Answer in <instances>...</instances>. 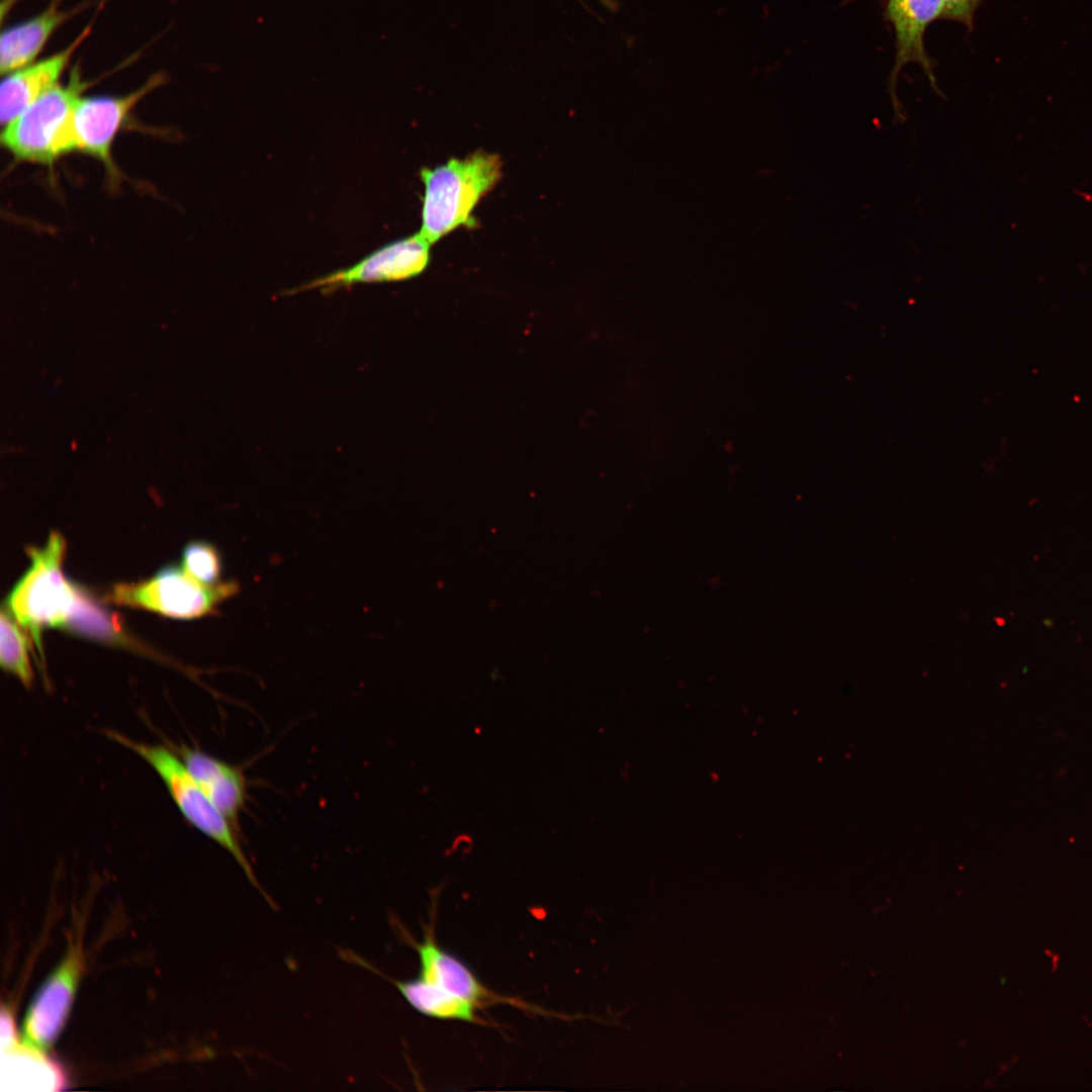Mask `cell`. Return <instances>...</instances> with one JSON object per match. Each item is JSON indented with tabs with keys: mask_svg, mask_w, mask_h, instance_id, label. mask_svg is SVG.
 <instances>
[{
	"mask_svg": "<svg viewBox=\"0 0 1092 1092\" xmlns=\"http://www.w3.org/2000/svg\"><path fill=\"white\" fill-rule=\"evenodd\" d=\"M500 176L499 157L484 152L422 169L425 192L419 234L432 245L460 225H473L472 210Z\"/></svg>",
	"mask_w": 1092,
	"mask_h": 1092,
	"instance_id": "cell-1",
	"label": "cell"
},
{
	"mask_svg": "<svg viewBox=\"0 0 1092 1092\" xmlns=\"http://www.w3.org/2000/svg\"><path fill=\"white\" fill-rule=\"evenodd\" d=\"M104 734L138 754L156 771L188 823L225 849L266 897L242 847L241 831L211 802L177 753L169 746L136 741L114 730H105Z\"/></svg>",
	"mask_w": 1092,
	"mask_h": 1092,
	"instance_id": "cell-2",
	"label": "cell"
},
{
	"mask_svg": "<svg viewBox=\"0 0 1092 1092\" xmlns=\"http://www.w3.org/2000/svg\"><path fill=\"white\" fill-rule=\"evenodd\" d=\"M88 85L75 66L67 84H58L4 125L3 147L19 161L46 165L75 152L73 112Z\"/></svg>",
	"mask_w": 1092,
	"mask_h": 1092,
	"instance_id": "cell-3",
	"label": "cell"
},
{
	"mask_svg": "<svg viewBox=\"0 0 1092 1092\" xmlns=\"http://www.w3.org/2000/svg\"><path fill=\"white\" fill-rule=\"evenodd\" d=\"M65 547L62 535L53 532L43 547L29 548L30 567L7 600V609L28 629L39 650L40 630L64 628L82 592L63 574Z\"/></svg>",
	"mask_w": 1092,
	"mask_h": 1092,
	"instance_id": "cell-4",
	"label": "cell"
},
{
	"mask_svg": "<svg viewBox=\"0 0 1092 1092\" xmlns=\"http://www.w3.org/2000/svg\"><path fill=\"white\" fill-rule=\"evenodd\" d=\"M239 590L240 585L235 580L208 585L183 568L166 567L145 581L116 584L107 600L168 617L193 619L214 613L222 602Z\"/></svg>",
	"mask_w": 1092,
	"mask_h": 1092,
	"instance_id": "cell-5",
	"label": "cell"
},
{
	"mask_svg": "<svg viewBox=\"0 0 1092 1092\" xmlns=\"http://www.w3.org/2000/svg\"><path fill=\"white\" fill-rule=\"evenodd\" d=\"M165 81V74L156 73L136 90L125 95L82 96L75 106L72 119L75 151L98 159L109 171L114 172L111 147L117 132L135 104Z\"/></svg>",
	"mask_w": 1092,
	"mask_h": 1092,
	"instance_id": "cell-6",
	"label": "cell"
},
{
	"mask_svg": "<svg viewBox=\"0 0 1092 1092\" xmlns=\"http://www.w3.org/2000/svg\"><path fill=\"white\" fill-rule=\"evenodd\" d=\"M430 246L419 233L415 234L381 247L349 268L314 279L289 293L313 288L327 292L356 283L396 281L417 276L430 261Z\"/></svg>",
	"mask_w": 1092,
	"mask_h": 1092,
	"instance_id": "cell-7",
	"label": "cell"
},
{
	"mask_svg": "<svg viewBox=\"0 0 1092 1092\" xmlns=\"http://www.w3.org/2000/svg\"><path fill=\"white\" fill-rule=\"evenodd\" d=\"M82 967V949L72 945L29 1006L22 1027V1043L41 1052L54 1044L70 1011Z\"/></svg>",
	"mask_w": 1092,
	"mask_h": 1092,
	"instance_id": "cell-8",
	"label": "cell"
},
{
	"mask_svg": "<svg viewBox=\"0 0 1092 1092\" xmlns=\"http://www.w3.org/2000/svg\"><path fill=\"white\" fill-rule=\"evenodd\" d=\"M216 808L240 830V816L248 800V781L241 765L208 754L197 747L169 743Z\"/></svg>",
	"mask_w": 1092,
	"mask_h": 1092,
	"instance_id": "cell-9",
	"label": "cell"
},
{
	"mask_svg": "<svg viewBox=\"0 0 1092 1092\" xmlns=\"http://www.w3.org/2000/svg\"><path fill=\"white\" fill-rule=\"evenodd\" d=\"M942 15V0H887L885 19L894 29L896 44L892 83L910 63L919 65L930 81L935 82L934 64L926 53L924 34L928 25Z\"/></svg>",
	"mask_w": 1092,
	"mask_h": 1092,
	"instance_id": "cell-10",
	"label": "cell"
},
{
	"mask_svg": "<svg viewBox=\"0 0 1092 1092\" xmlns=\"http://www.w3.org/2000/svg\"><path fill=\"white\" fill-rule=\"evenodd\" d=\"M90 32L91 26L88 25L62 51L6 74L0 87V118L3 125L59 84L74 53Z\"/></svg>",
	"mask_w": 1092,
	"mask_h": 1092,
	"instance_id": "cell-11",
	"label": "cell"
},
{
	"mask_svg": "<svg viewBox=\"0 0 1092 1092\" xmlns=\"http://www.w3.org/2000/svg\"><path fill=\"white\" fill-rule=\"evenodd\" d=\"M420 960L419 976L475 1004L485 1005L503 1000L510 1001L489 991L475 974L457 957L442 948L435 939L433 929L425 931L421 942L411 940Z\"/></svg>",
	"mask_w": 1092,
	"mask_h": 1092,
	"instance_id": "cell-12",
	"label": "cell"
},
{
	"mask_svg": "<svg viewBox=\"0 0 1092 1092\" xmlns=\"http://www.w3.org/2000/svg\"><path fill=\"white\" fill-rule=\"evenodd\" d=\"M54 0L41 13L5 29L0 38V70L8 74L35 61L51 35L78 10H61Z\"/></svg>",
	"mask_w": 1092,
	"mask_h": 1092,
	"instance_id": "cell-13",
	"label": "cell"
},
{
	"mask_svg": "<svg viewBox=\"0 0 1092 1092\" xmlns=\"http://www.w3.org/2000/svg\"><path fill=\"white\" fill-rule=\"evenodd\" d=\"M405 1001L423 1015L442 1019L481 1023L474 1002L429 983L420 977L392 981Z\"/></svg>",
	"mask_w": 1092,
	"mask_h": 1092,
	"instance_id": "cell-14",
	"label": "cell"
},
{
	"mask_svg": "<svg viewBox=\"0 0 1092 1092\" xmlns=\"http://www.w3.org/2000/svg\"><path fill=\"white\" fill-rule=\"evenodd\" d=\"M2 1053L6 1056L2 1060L6 1067L2 1068L7 1070L8 1084H43L47 1087L49 1084L58 1089V1085L63 1083L59 1070L43 1056V1052L16 1041L2 1048Z\"/></svg>",
	"mask_w": 1092,
	"mask_h": 1092,
	"instance_id": "cell-15",
	"label": "cell"
},
{
	"mask_svg": "<svg viewBox=\"0 0 1092 1092\" xmlns=\"http://www.w3.org/2000/svg\"><path fill=\"white\" fill-rule=\"evenodd\" d=\"M28 640L16 619L8 609L0 615V662L3 669L13 674L26 688L33 682V671L28 654Z\"/></svg>",
	"mask_w": 1092,
	"mask_h": 1092,
	"instance_id": "cell-16",
	"label": "cell"
},
{
	"mask_svg": "<svg viewBox=\"0 0 1092 1092\" xmlns=\"http://www.w3.org/2000/svg\"><path fill=\"white\" fill-rule=\"evenodd\" d=\"M64 628L103 641L122 642L119 624L84 590Z\"/></svg>",
	"mask_w": 1092,
	"mask_h": 1092,
	"instance_id": "cell-17",
	"label": "cell"
},
{
	"mask_svg": "<svg viewBox=\"0 0 1092 1092\" xmlns=\"http://www.w3.org/2000/svg\"><path fill=\"white\" fill-rule=\"evenodd\" d=\"M182 568L204 584L221 582V558L218 550L210 543H189L183 551Z\"/></svg>",
	"mask_w": 1092,
	"mask_h": 1092,
	"instance_id": "cell-18",
	"label": "cell"
},
{
	"mask_svg": "<svg viewBox=\"0 0 1092 1092\" xmlns=\"http://www.w3.org/2000/svg\"><path fill=\"white\" fill-rule=\"evenodd\" d=\"M983 0H942V18L960 22L973 29L977 9Z\"/></svg>",
	"mask_w": 1092,
	"mask_h": 1092,
	"instance_id": "cell-19",
	"label": "cell"
},
{
	"mask_svg": "<svg viewBox=\"0 0 1092 1092\" xmlns=\"http://www.w3.org/2000/svg\"><path fill=\"white\" fill-rule=\"evenodd\" d=\"M16 1042V1032L13 1023V1018L6 1010L2 1011L1 1015V1044L2 1048L9 1046Z\"/></svg>",
	"mask_w": 1092,
	"mask_h": 1092,
	"instance_id": "cell-20",
	"label": "cell"
}]
</instances>
